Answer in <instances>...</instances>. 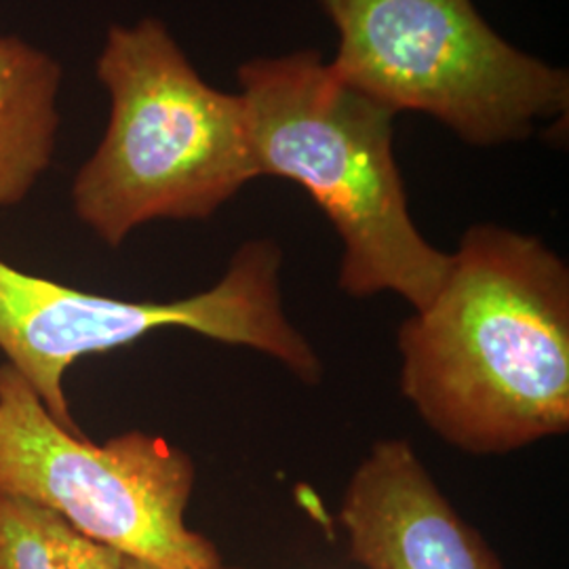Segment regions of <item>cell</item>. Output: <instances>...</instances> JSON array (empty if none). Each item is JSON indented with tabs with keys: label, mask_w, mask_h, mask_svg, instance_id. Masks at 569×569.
Masks as SVG:
<instances>
[{
	"label": "cell",
	"mask_w": 569,
	"mask_h": 569,
	"mask_svg": "<svg viewBox=\"0 0 569 569\" xmlns=\"http://www.w3.org/2000/svg\"><path fill=\"white\" fill-rule=\"evenodd\" d=\"M338 517L352 561L366 569H502L401 439L371 448Z\"/></svg>",
	"instance_id": "7"
},
{
	"label": "cell",
	"mask_w": 569,
	"mask_h": 569,
	"mask_svg": "<svg viewBox=\"0 0 569 569\" xmlns=\"http://www.w3.org/2000/svg\"><path fill=\"white\" fill-rule=\"evenodd\" d=\"M192 458L163 437L129 430L102 446L42 406L0 366V489L53 510L84 538L167 569H207L220 552L186 523Z\"/></svg>",
	"instance_id": "6"
},
{
	"label": "cell",
	"mask_w": 569,
	"mask_h": 569,
	"mask_svg": "<svg viewBox=\"0 0 569 569\" xmlns=\"http://www.w3.org/2000/svg\"><path fill=\"white\" fill-rule=\"evenodd\" d=\"M61 68L41 49L0 37V209L20 204L49 169Z\"/></svg>",
	"instance_id": "8"
},
{
	"label": "cell",
	"mask_w": 569,
	"mask_h": 569,
	"mask_svg": "<svg viewBox=\"0 0 569 569\" xmlns=\"http://www.w3.org/2000/svg\"><path fill=\"white\" fill-rule=\"evenodd\" d=\"M281 264L279 244L253 239L232 256L211 289L176 302H129L41 279L0 260V350L47 411L74 432L81 430L63 390L68 369L82 357L133 345L167 327L260 350L315 385L323 366L284 315Z\"/></svg>",
	"instance_id": "5"
},
{
	"label": "cell",
	"mask_w": 569,
	"mask_h": 569,
	"mask_svg": "<svg viewBox=\"0 0 569 569\" xmlns=\"http://www.w3.org/2000/svg\"><path fill=\"white\" fill-rule=\"evenodd\" d=\"M253 164L300 183L342 241L346 296H401L413 312L437 298L451 253L428 243L395 161V112L340 81L319 51L239 68Z\"/></svg>",
	"instance_id": "2"
},
{
	"label": "cell",
	"mask_w": 569,
	"mask_h": 569,
	"mask_svg": "<svg viewBox=\"0 0 569 569\" xmlns=\"http://www.w3.org/2000/svg\"><path fill=\"white\" fill-rule=\"evenodd\" d=\"M98 79L110 121L72 204L103 243L154 220H207L258 178L241 96L207 84L163 21L112 26Z\"/></svg>",
	"instance_id": "3"
},
{
	"label": "cell",
	"mask_w": 569,
	"mask_h": 569,
	"mask_svg": "<svg viewBox=\"0 0 569 569\" xmlns=\"http://www.w3.org/2000/svg\"><path fill=\"white\" fill-rule=\"evenodd\" d=\"M119 557L53 510L0 489V569H114Z\"/></svg>",
	"instance_id": "9"
},
{
	"label": "cell",
	"mask_w": 569,
	"mask_h": 569,
	"mask_svg": "<svg viewBox=\"0 0 569 569\" xmlns=\"http://www.w3.org/2000/svg\"><path fill=\"white\" fill-rule=\"evenodd\" d=\"M114 569H167L161 568V566H154V563H148V561H142V559H133V557H124L121 555L119 557V561H117V566ZM207 569H243V568H228L224 563H218V566H213V568Z\"/></svg>",
	"instance_id": "10"
},
{
	"label": "cell",
	"mask_w": 569,
	"mask_h": 569,
	"mask_svg": "<svg viewBox=\"0 0 569 569\" xmlns=\"http://www.w3.org/2000/svg\"><path fill=\"white\" fill-rule=\"evenodd\" d=\"M401 392L446 443L500 456L569 428V270L536 237L468 228L399 329Z\"/></svg>",
	"instance_id": "1"
},
{
	"label": "cell",
	"mask_w": 569,
	"mask_h": 569,
	"mask_svg": "<svg viewBox=\"0 0 569 569\" xmlns=\"http://www.w3.org/2000/svg\"><path fill=\"white\" fill-rule=\"evenodd\" d=\"M333 74L395 114L425 112L472 146L526 140L566 114L568 70L505 41L472 0H319Z\"/></svg>",
	"instance_id": "4"
}]
</instances>
